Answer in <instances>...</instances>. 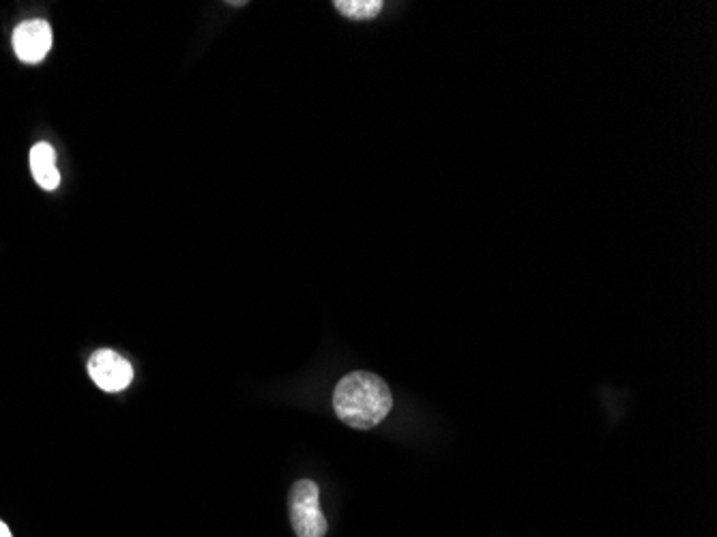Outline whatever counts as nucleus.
<instances>
[{"label": "nucleus", "instance_id": "nucleus-5", "mask_svg": "<svg viewBox=\"0 0 717 537\" xmlns=\"http://www.w3.org/2000/svg\"><path fill=\"white\" fill-rule=\"evenodd\" d=\"M31 170L41 190H56L61 183V174L56 168V153L48 142H39L31 149Z\"/></svg>", "mask_w": 717, "mask_h": 537}, {"label": "nucleus", "instance_id": "nucleus-7", "mask_svg": "<svg viewBox=\"0 0 717 537\" xmlns=\"http://www.w3.org/2000/svg\"><path fill=\"white\" fill-rule=\"evenodd\" d=\"M0 537H11V531H9V527L5 525L3 520H0Z\"/></svg>", "mask_w": 717, "mask_h": 537}, {"label": "nucleus", "instance_id": "nucleus-2", "mask_svg": "<svg viewBox=\"0 0 717 537\" xmlns=\"http://www.w3.org/2000/svg\"><path fill=\"white\" fill-rule=\"evenodd\" d=\"M290 522L297 537H325L327 518L320 510V490L310 480H299L288 497Z\"/></svg>", "mask_w": 717, "mask_h": 537}, {"label": "nucleus", "instance_id": "nucleus-1", "mask_svg": "<svg viewBox=\"0 0 717 537\" xmlns=\"http://www.w3.org/2000/svg\"><path fill=\"white\" fill-rule=\"evenodd\" d=\"M393 396L389 385L372 372H350L335 385L333 409L350 428L370 430L389 415Z\"/></svg>", "mask_w": 717, "mask_h": 537}, {"label": "nucleus", "instance_id": "nucleus-6", "mask_svg": "<svg viewBox=\"0 0 717 537\" xmlns=\"http://www.w3.org/2000/svg\"><path fill=\"white\" fill-rule=\"evenodd\" d=\"M333 7L338 9L344 18L365 22L376 18L383 11V0H335Z\"/></svg>", "mask_w": 717, "mask_h": 537}, {"label": "nucleus", "instance_id": "nucleus-4", "mask_svg": "<svg viewBox=\"0 0 717 537\" xmlns=\"http://www.w3.org/2000/svg\"><path fill=\"white\" fill-rule=\"evenodd\" d=\"M52 48V28L46 20H28L13 33V50L24 63H39Z\"/></svg>", "mask_w": 717, "mask_h": 537}, {"label": "nucleus", "instance_id": "nucleus-3", "mask_svg": "<svg viewBox=\"0 0 717 537\" xmlns=\"http://www.w3.org/2000/svg\"><path fill=\"white\" fill-rule=\"evenodd\" d=\"M89 374L99 389L116 394V391H123L134 379V368L119 353L110 351V348H101L89 359Z\"/></svg>", "mask_w": 717, "mask_h": 537}]
</instances>
